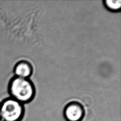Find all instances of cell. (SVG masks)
Listing matches in <instances>:
<instances>
[{
    "instance_id": "7a4b0ae2",
    "label": "cell",
    "mask_w": 121,
    "mask_h": 121,
    "mask_svg": "<svg viewBox=\"0 0 121 121\" xmlns=\"http://www.w3.org/2000/svg\"><path fill=\"white\" fill-rule=\"evenodd\" d=\"M24 115V105L11 97L0 105V118L3 121H21Z\"/></svg>"
},
{
    "instance_id": "5b68a950",
    "label": "cell",
    "mask_w": 121,
    "mask_h": 121,
    "mask_svg": "<svg viewBox=\"0 0 121 121\" xmlns=\"http://www.w3.org/2000/svg\"><path fill=\"white\" fill-rule=\"evenodd\" d=\"M104 5L110 11L117 12L120 11L121 8V0H106L103 1Z\"/></svg>"
},
{
    "instance_id": "277c9868",
    "label": "cell",
    "mask_w": 121,
    "mask_h": 121,
    "mask_svg": "<svg viewBox=\"0 0 121 121\" xmlns=\"http://www.w3.org/2000/svg\"><path fill=\"white\" fill-rule=\"evenodd\" d=\"M13 72L16 77L30 79L33 73V68L31 64L27 60H20L15 65Z\"/></svg>"
},
{
    "instance_id": "8992f818",
    "label": "cell",
    "mask_w": 121,
    "mask_h": 121,
    "mask_svg": "<svg viewBox=\"0 0 121 121\" xmlns=\"http://www.w3.org/2000/svg\"><path fill=\"white\" fill-rule=\"evenodd\" d=\"M0 121H3V120H2L1 119V118H0Z\"/></svg>"
},
{
    "instance_id": "6da1fadb",
    "label": "cell",
    "mask_w": 121,
    "mask_h": 121,
    "mask_svg": "<svg viewBox=\"0 0 121 121\" xmlns=\"http://www.w3.org/2000/svg\"><path fill=\"white\" fill-rule=\"evenodd\" d=\"M8 90L10 97L23 105L31 102L36 95V88L31 80L16 76L10 81Z\"/></svg>"
},
{
    "instance_id": "3957f363",
    "label": "cell",
    "mask_w": 121,
    "mask_h": 121,
    "mask_svg": "<svg viewBox=\"0 0 121 121\" xmlns=\"http://www.w3.org/2000/svg\"><path fill=\"white\" fill-rule=\"evenodd\" d=\"M85 114L83 106L77 101L68 103L63 110V115L66 121H81Z\"/></svg>"
}]
</instances>
